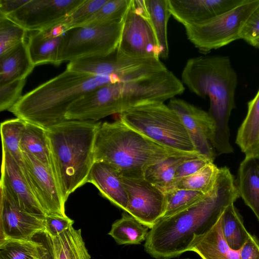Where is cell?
<instances>
[{"instance_id": "cell-22", "label": "cell", "mask_w": 259, "mask_h": 259, "mask_svg": "<svg viewBox=\"0 0 259 259\" xmlns=\"http://www.w3.org/2000/svg\"><path fill=\"white\" fill-rule=\"evenodd\" d=\"M239 194L259 221V159L245 156L238 170Z\"/></svg>"}, {"instance_id": "cell-4", "label": "cell", "mask_w": 259, "mask_h": 259, "mask_svg": "<svg viewBox=\"0 0 259 259\" xmlns=\"http://www.w3.org/2000/svg\"><path fill=\"white\" fill-rule=\"evenodd\" d=\"M94 153L95 162L106 163L121 176L133 178L144 177L150 166L169 157L200 154L161 145L120 119L101 123L95 137Z\"/></svg>"}, {"instance_id": "cell-16", "label": "cell", "mask_w": 259, "mask_h": 259, "mask_svg": "<svg viewBox=\"0 0 259 259\" xmlns=\"http://www.w3.org/2000/svg\"><path fill=\"white\" fill-rule=\"evenodd\" d=\"M1 185L8 190L21 209L31 214L46 215L27 181L21 165L3 148Z\"/></svg>"}, {"instance_id": "cell-32", "label": "cell", "mask_w": 259, "mask_h": 259, "mask_svg": "<svg viewBox=\"0 0 259 259\" xmlns=\"http://www.w3.org/2000/svg\"><path fill=\"white\" fill-rule=\"evenodd\" d=\"M26 122L19 118L6 120L1 124L2 148L19 163L23 161L20 142Z\"/></svg>"}, {"instance_id": "cell-34", "label": "cell", "mask_w": 259, "mask_h": 259, "mask_svg": "<svg viewBox=\"0 0 259 259\" xmlns=\"http://www.w3.org/2000/svg\"><path fill=\"white\" fill-rule=\"evenodd\" d=\"M131 2L132 0H108L83 25H103L121 21L124 18Z\"/></svg>"}, {"instance_id": "cell-6", "label": "cell", "mask_w": 259, "mask_h": 259, "mask_svg": "<svg viewBox=\"0 0 259 259\" xmlns=\"http://www.w3.org/2000/svg\"><path fill=\"white\" fill-rule=\"evenodd\" d=\"M119 119L161 145L184 152H197L179 117L164 102L139 105L120 113Z\"/></svg>"}, {"instance_id": "cell-18", "label": "cell", "mask_w": 259, "mask_h": 259, "mask_svg": "<svg viewBox=\"0 0 259 259\" xmlns=\"http://www.w3.org/2000/svg\"><path fill=\"white\" fill-rule=\"evenodd\" d=\"M87 183L93 184L103 197L125 211L128 196L120 173L113 167L103 162H94Z\"/></svg>"}, {"instance_id": "cell-29", "label": "cell", "mask_w": 259, "mask_h": 259, "mask_svg": "<svg viewBox=\"0 0 259 259\" xmlns=\"http://www.w3.org/2000/svg\"><path fill=\"white\" fill-rule=\"evenodd\" d=\"M222 229L224 237L233 250H239L250 233L246 230L242 218L234 205H228L222 214Z\"/></svg>"}, {"instance_id": "cell-26", "label": "cell", "mask_w": 259, "mask_h": 259, "mask_svg": "<svg viewBox=\"0 0 259 259\" xmlns=\"http://www.w3.org/2000/svg\"><path fill=\"white\" fill-rule=\"evenodd\" d=\"M199 157L204 156L194 154L169 157L150 166L145 171L144 178L165 193L171 189L178 168L186 161Z\"/></svg>"}, {"instance_id": "cell-12", "label": "cell", "mask_w": 259, "mask_h": 259, "mask_svg": "<svg viewBox=\"0 0 259 259\" xmlns=\"http://www.w3.org/2000/svg\"><path fill=\"white\" fill-rule=\"evenodd\" d=\"M84 0H29L6 17L27 31H41L63 21Z\"/></svg>"}, {"instance_id": "cell-15", "label": "cell", "mask_w": 259, "mask_h": 259, "mask_svg": "<svg viewBox=\"0 0 259 259\" xmlns=\"http://www.w3.org/2000/svg\"><path fill=\"white\" fill-rule=\"evenodd\" d=\"M0 239L30 240L45 231V215L24 211L5 187L0 185Z\"/></svg>"}, {"instance_id": "cell-7", "label": "cell", "mask_w": 259, "mask_h": 259, "mask_svg": "<svg viewBox=\"0 0 259 259\" xmlns=\"http://www.w3.org/2000/svg\"><path fill=\"white\" fill-rule=\"evenodd\" d=\"M259 5V0H245L234 9L206 21L184 26L188 39L206 53L240 39L246 21Z\"/></svg>"}, {"instance_id": "cell-30", "label": "cell", "mask_w": 259, "mask_h": 259, "mask_svg": "<svg viewBox=\"0 0 259 259\" xmlns=\"http://www.w3.org/2000/svg\"><path fill=\"white\" fill-rule=\"evenodd\" d=\"M42 244L35 235L32 239H0V259H39Z\"/></svg>"}, {"instance_id": "cell-42", "label": "cell", "mask_w": 259, "mask_h": 259, "mask_svg": "<svg viewBox=\"0 0 259 259\" xmlns=\"http://www.w3.org/2000/svg\"><path fill=\"white\" fill-rule=\"evenodd\" d=\"M41 242L39 259H56L51 237L45 231L36 235Z\"/></svg>"}, {"instance_id": "cell-2", "label": "cell", "mask_w": 259, "mask_h": 259, "mask_svg": "<svg viewBox=\"0 0 259 259\" xmlns=\"http://www.w3.org/2000/svg\"><path fill=\"white\" fill-rule=\"evenodd\" d=\"M182 82L196 95L209 99L208 113L215 126L212 145L217 155L232 153L228 123L235 107L238 80L230 58L224 56L190 58L183 68Z\"/></svg>"}, {"instance_id": "cell-9", "label": "cell", "mask_w": 259, "mask_h": 259, "mask_svg": "<svg viewBox=\"0 0 259 259\" xmlns=\"http://www.w3.org/2000/svg\"><path fill=\"white\" fill-rule=\"evenodd\" d=\"M116 51L105 56L82 58L69 62L66 69L109 78L115 83L150 77L168 70L160 59H122L116 56Z\"/></svg>"}, {"instance_id": "cell-44", "label": "cell", "mask_w": 259, "mask_h": 259, "mask_svg": "<svg viewBox=\"0 0 259 259\" xmlns=\"http://www.w3.org/2000/svg\"><path fill=\"white\" fill-rule=\"evenodd\" d=\"M250 45L257 49H259V38L251 41L250 43Z\"/></svg>"}, {"instance_id": "cell-40", "label": "cell", "mask_w": 259, "mask_h": 259, "mask_svg": "<svg viewBox=\"0 0 259 259\" xmlns=\"http://www.w3.org/2000/svg\"><path fill=\"white\" fill-rule=\"evenodd\" d=\"M240 38L249 44L253 40L259 38V5L243 26Z\"/></svg>"}, {"instance_id": "cell-38", "label": "cell", "mask_w": 259, "mask_h": 259, "mask_svg": "<svg viewBox=\"0 0 259 259\" xmlns=\"http://www.w3.org/2000/svg\"><path fill=\"white\" fill-rule=\"evenodd\" d=\"M210 162H213L205 157H199L190 159L183 163L176 171L171 189L169 191L174 189L182 179L196 172Z\"/></svg>"}, {"instance_id": "cell-3", "label": "cell", "mask_w": 259, "mask_h": 259, "mask_svg": "<svg viewBox=\"0 0 259 259\" xmlns=\"http://www.w3.org/2000/svg\"><path fill=\"white\" fill-rule=\"evenodd\" d=\"M101 123L65 120L46 128L51 169L65 202L72 193L87 183L95 162L94 143Z\"/></svg>"}, {"instance_id": "cell-14", "label": "cell", "mask_w": 259, "mask_h": 259, "mask_svg": "<svg viewBox=\"0 0 259 259\" xmlns=\"http://www.w3.org/2000/svg\"><path fill=\"white\" fill-rule=\"evenodd\" d=\"M168 106L179 117L196 151L213 162L217 156L212 145L215 126L208 112L175 98L170 100Z\"/></svg>"}, {"instance_id": "cell-36", "label": "cell", "mask_w": 259, "mask_h": 259, "mask_svg": "<svg viewBox=\"0 0 259 259\" xmlns=\"http://www.w3.org/2000/svg\"><path fill=\"white\" fill-rule=\"evenodd\" d=\"M108 1L84 0L60 23L62 25L65 31L73 27L82 26L87 23Z\"/></svg>"}, {"instance_id": "cell-37", "label": "cell", "mask_w": 259, "mask_h": 259, "mask_svg": "<svg viewBox=\"0 0 259 259\" xmlns=\"http://www.w3.org/2000/svg\"><path fill=\"white\" fill-rule=\"evenodd\" d=\"M26 79H18L0 85V110H9L22 97Z\"/></svg>"}, {"instance_id": "cell-11", "label": "cell", "mask_w": 259, "mask_h": 259, "mask_svg": "<svg viewBox=\"0 0 259 259\" xmlns=\"http://www.w3.org/2000/svg\"><path fill=\"white\" fill-rule=\"evenodd\" d=\"M121 178L128 196L125 212L151 229L165 213V193L144 177Z\"/></svg>"}, {"instance_id": "cell-45", "label": "cell", "mask_w": 259, "mask_h": 259, "mask_svg": "<svg viewBox=\"0 0 259 259\" xmlns=\"http://www.w3.org/2000/svg\"><path fill=\"white\" fill-rule=\"evenodd\" d=\"M254 156H256L259 159V151L258 152V153L256 154V155H254Z\"/></svg>"}, {"instance_id": "cell-19", "label": "cell", "mask_w": 259, "mask_h": 259, "mask_svg": "<svg viewBox=\"0 0 259 259\" xmlns=\"http://www.w3.org/2000/svg\"><path fill=\"white\" fill-rule=\"evenodd\" d=\"M64 32L65 30L59 23L30 35L27 45L35 66L48 63L58 65V53Z\"/></svg>"}, {"instance_id": "cell-39", "label": "cell", "mask_w": 259, "mask_h": 259, "mask_svg": "<svg viewBox=\"0 0 259 259\" xmlns=\"http://www.w3.org/2000/svg\"><path fill=\"white\" fill-rule=\"evenodd\" d=\"M74 221L67 216L46 215L45 218V232L51 237H56L71 226Z\"/></svg>"}, {"instance_id": "cell-13", "label": "cell", "mask_w": 259, "mask_h": 259, "mask_svg": "<svg viewBox=\"0 0 259 259\" xmlns=\"http://www.w3.org/2000/svg\"><path fill=\"white\" fill-rule=\"evenodd\" d=\"M20 164L34 195L46 215L66 217L65 202L51 168L33 156L22 153Z\"/></svg>"}, {"instance_id": "cell-33", "label": "cell", "mask_w": 259, "mask_h": 259, "mask_svg": "<svg viewBox=\"0 0 259 259\" xmlns=\"http://www.w3.org/2000/svg\"><path fill=\"white\" fill-rule=\"evenodd\" d=\"M207 195L186 189H175L169 191L165 193L166 209L162 218L187 209L201 201Z\"/></svg>"}, {"instance_id": "cell-24", "label": "cell", "mask_w": 259, "mask_h": 259, "mask_svg": "<svg viewBox=\"0 0 259 259\" xmlns=\"http://www.w3.org/2000/svg\"><path fill=\"white\" fill-rule=\"evenodd\" d=\"M20 148L22 153L33 156L51 168V151L46 128L26 122Z\"/></svg>"}, {"instance_id": "cell-17", "label": "cell", "mask_w": 259, "mask_h": 259, "mask_svg": "<svg viewBox=\"0 0 259 259\" xmlns=\"http://www.w3.org/2000/svg\"><path fill=\"white\" fill-rule=\"evenodd\" d=\"M245 0H168L171 15L184 26L206 21L225 13Z\"/></svg>"}, {"instance_id": "cell-8", "label": "cell", "mask_w": 259, "mask_h": 259, "mask_svg": "<svg viewBox=\"0 0 259 259\" xmlns=\"http://www.w3.org/2000/svg\"><path fill=\"white\" fill-rule=\"evenodd\" d=\"M124 19L107 24L82 25L65 31L59 50L58 65L65 61L114 52L119 44Z\"/></svg>"}, {"instance_id": "cell-28", "label": "cell", "mask_w": 259, "mask_h": 259, "mask_svg": "<svg viewBox=\"0 0 259 259\" xmlns=\"http://www.w3.org/2000/svg\"><path fill=\"white\" fill-rule=\"evenodd\" d=\"M149 229L125 212L112 224L108 234L119 245L139 244L146 240Z\"/></svg>"}, {"instance_id": "cell-25", "label": "cell", "mask_w": 259, "mask_h": 259, "mask_svg": "<svg viewBox=\"0 0 259 259\" xmlns=\"http://www.w3.org/2000/svg\"><path fill=\"white\" fill-rule=\"evenodd\" d=\"M149 21L155 35L160 58L168 56L167 24L171 16L168 0H145Z\"/></svg>"}, {"instance_id": "cell-20", "label": "cell", "mask_w": 259, "mask_h": 259, "mask_svg": "<svg viewBox=\"0 0 259 259\" xmlns=\"http://www.w3.org/2000/svg\"><path fill=\"white\" fill-rule=\"evenodd\" d=\"M222 214L209 230L194 239L189 251L202 259H240L239 250L231 248L224 237Z\"/></svg>"}, {"instance_id": "cell-43", "label": "cell", "mask_w": 259, "mask_h": 259, "mask_svg": "<svg viewBox=\"0 0 259 259\" xmlns=\"http://www.w3.org/2000/svg\"><path fill=\"white\" fill-rule=\"evenodd\" d=\"M29 0H0V15L5 16L15 12Z\"/></svg>"}, {"instance_id": "cell-27", "label": "cell", "mask_w": 259, "mask_h": 259, "mask_svg": "<svg viewBox=\"0 0 259 259\" xmlns=\"http://www.w3.org/2000/svg\"><path fill=\"white\" fill-rule=\"evenodd\" d=\"M56 259H91L83 240L81 229L73 226L51 237Z\"/></svg>"}, {"instance_id": "cell-1", "label": "cell", "mask_w": 259, "mask_h": 259, "mask_svg": "<svg viewBox=\"0 0 259 259\" xmlns=\"http://www.w3.org/2000/svg\"><path fill=\"white\" fill-rule=\"evenodd\" d=\"M239 197L230 169L220 168L213 190L203 200L154 224L147 234L145 251L156 259L174 258L188 251L194 239L209 230Z\"/></svg>"}, {"instance_id": "cell-46", "label": "cell", "mask_w": 259, "mask_h": 259, "mask_svg": "<svg viewBox=\"0 0 259 259\" xmlns=\"http://www.w3.org/2000/svg\"><path fill=\"white\" fill-rule=\"evenodd\" d=\"M185 259H191V258H185Z\"/></svg>"}, {"instance_id": "cell-35", "label": "cell", "mask_w": 259, "mask_h": 259, "mask_svg": "<svg viewBox=\"0 0 259 259\" xmlns=\"http://www.w3.org/2000/svg\"><path fill=\"white\" fill-rule=\"evenodd\" d=\"M27 31L6 16L0 15V55L25 40Z\"/></svg>"}, {"instance_id": "cell-23", "label": "cell", "mask_w": 259, "mask_h": 259, "mask_svg": "<svg viewBox=\"0 0 259 259\" xmlns=\"http://www.w3.org/2000/svg\"><path fill=\"white\" fill-rule=\"evenodd\" d=\"M247 106L246 115L238 130L236 143L245 156L256 155L259 151V89Z\"/></svg>"}, {"instance_id": "cell-41", "label": "cell", "mask_w": 259, "mask_h": 259, "mask_svg": "<svg viewBox=\"0 0 259 259\" xmlns=\"http://www.w3.org/2000/svg\"><path fill=\"white\" fill-rule=\"evenodd\" d=\"M239 252L240 259H259V240L250 234Z\"/></svg>"}, {"instance_id": "cell-10", "label": "cell", "mask_w": 259, "mask_h": 259, "mask_svg": "<svg viewBox=\"0 0 259 259\" xmlns=\"http://www.w3.org/2000/svg\"><path fill=\"white\" fill-rule=\"evenodd\" d=\"M116 54L122 59H160L157 41L142 0H132Z\"/></svg>"}, {"instance_id": "cell-5", "label": "cell", "mask_w": 259, "mask_h": 259, "mask_svg": "<svg viewBox=\"0 0 259 259\" xmlns=\"http://www.w3.org/2000/svg\"><path fill=\"white\" fill-rule=\"evenodd\" d=\"M110 78L66 69L22 96L9 110L25 122L45 128L62 122L69 107L84 94Z\"/></svg>"}, {"instance_id": "cell-31", "label": "cell", "mask_w": 259, "mask_h": 259, "mask_svg": "<svg viewBox=\"0 0 259 259\" xmlns=\"http://www.w3.org/2000/svg\"><path fill=\"white\" fill-rule=\"evenodd\" d=\"M219 169L213 162H210L182 179L175 189L193 190L207 195L215 186Z\"/></svg>"}, {"instance_id": "cell-21", "label": "cell", "mask_w": 259, "mask_h": 259, "mask_svg": "<svg viewBox=\"0 0 259 259\" xmlns=\"http://www.w3.org/2000/svg\"><path fill=\"white\" fill-rule=\"evenodd\" d=\"M34 67L24 40L0 55V85L26 79Z\"/></svg>"}]
</instances>
